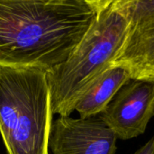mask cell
<instances>
[{"label":"cell","instance_id":"8","mask_svg":"<svg viewBox=\"0 0 154 154\" xmlns=\"http://www.w3.org/2000/svg\"><path fill=\"white\" fill-rule=\"evenodd\" d=\"M133 154H154V136Z\"/></svg>","mask_w":154,"mask_h":154},{"label":"cell","instance_id":"5","mask_svg":"<svg viewBox=\"0 0 154 154\" xmlns=\"http://www.w3.org/2000/svg\"><path fill=\"white\" fill-rule=\"evenodd\" d=\"M116 136L100 116H59L52 121L49 149L52 154H116Z\"/></svg>","mask_w":154,"mask_h":154},{"label":"cell","instance_id":"3","mask_svg":"<svg viewBox=\"0 0 154 154\" xmlns=\"http://www.w3.org/2000/svg\"><path fill=\"white\" fill-rule=\"evenodd\" d=\"M52 116L46 70L0 66V134L7 154H49Z\"/></svg>","mask_w":154,"mask_h":154},{"label":"cell","instance_id":"1","mask_svg":"<svg viewBox=\"0 0 154 154\" xmlns=\"http://www.w3.org/2000/svg\"><path fill=\"white\" fill-rule=\"evenodd\" d=\"M101 0H0V66L50 70L68 60Z\"/></svg>","mask_w":154,"mask_h":154},{"label":"cell","instance_id":"7","mask_svg":"<svg viewBox=\"0 0 154 154\" xmlns=\"http://www.w3.org/2000/svg\"><path fill=\"white\" fill-rule=\"evenodd\" d=\"M130 79L125 68L110 66L79 98L75 111L79 114L80 118L99 116Z\"/></svg>","mask_w":154,"mask_h":154},{"label":"cell","instance_id":"2","mask_svg":"<svg viewBox=\"0 0 154 154\" xmlns=\"http://www.w3.org/2000/svg\"><path fill=\"white\" fill-rule=\"evenodd\" d=\"M131 21L129 0H101L97 17L66 61L47 71L53 115L69 116L91 85L111 66Z\"/></svg>","mask_w":154,"mask_h":154},{"label":"cell","instance_id":"4","mask_svg":"<svg viewBox=\"0 0 154 154\" xmlns=\"http://www.w3.org/2000/svg\"><path fill=\"white\" fill-rule=\"evenodd\" d=\"M99 116L117 139L143 134L154 116V82L130 79Z\"/></svg>","mask_w":154,"mask_h":154},{"label":"cell","instance_id":"6","mask_svg":"<svg viewBox=\"0 0 154 154\" xmlns=\"http://www.w3.org/2000/svg\"><path fill=\"white\" fill-rule=\"evenodd\" d=\"M111 66L125 68L131 79L154 82V14L130 21Z\"/></svg>","mask_w":154,"mask_h":154}]
</instances>
